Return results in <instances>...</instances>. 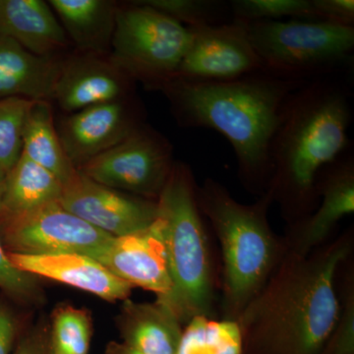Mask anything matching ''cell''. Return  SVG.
<instances>
[{
    "label": "cell",
    "instance_id": "6da1fadb",
    "mask_svg": "<svg viewBox=\"0 0 354 354\" xmlns=\"http://www.w3.org/2000/svg\"><path fill=\"white\" fill-rule=\"evenodd\" d=\"M353 232L306 256L286 250L262 290L237 319L242 354H318L339 319L335 288Z\"/></svg>",
    "mask_w": 354,
    "mask_h": 354
},
{
    "label": "cell",
    "instance_id": "7a4b0ae2",
    "mask_svg": "<svg viewBox=\"0 0 354 354\" xmlns=\"http://www.w3.org/2000/svg\"><path fill=\"white\" fill-rule=\"evenodd\" d=\"M309 82L262 71L230 81L199 82L174 78L158 86L183 127L209 128L234 148L244 186L261 195L271 183L272 145L295 91Z\"/></svg>",
    "mask_w": 354,
    "mask_h": 354
},
{
    "label": "cell",
    "instance_id": "3957f363",
    "mask_svg": "<svg viewBox=\"0 0 354 354\" xmlns=\"http://www.w3.org/2000/svg\"><path fill=\"white\" fill-rule=\"evenodd\" d=\"M349 78L351 74L325 77L295 91L274 135L269 188L291 223L315 211L321 172L353 148Z\"/></svg>",
    "mask_w": 354,
    "mask_h": 354
},
{
    "label": "cell",
    "instance_id": "277c9868",
    "mask_svg": "<svg viewBox=\"0 0 354 354\" xmlns=\"http://www.w3.org/2000/svg\"><path fill=\"white\" fill-rule=\"evenodd\" d=\"M197 201L221 242L223 320L237 321L286 252L285 241L274 234L268 221L274 191L268 188L257 202L244 205L223 184L207 178L197 187Z\"/></svg>",
    "mask_w": 354,
    "mask_h": 354
},
{
    "label": "cell",
    "instance_id": "5b68a950",
    "mask_svg": "<svg viewBox=\"0 0 354 354\" xmlns=\"http://www.w3.org/2000/svg\"><path fill=\"white\" fill-rule=\"evenodd\" d=\"M189 165L174 162L157 200L174 290L165 305L181 324L212 315L214 288L208 239Z\"/></svg>",
    "mask_w": 354,
    "mask_h": 354
},
{
    "label": "cell",
    "instance_id": "8992f818",
    "mask_svg": "<svg viewBox=\"0 0 354 354\" xmlns=\"http://www.w3.org/2000/svg\"><path fill=\"white\" fill-rule=\"evenodd\" d=\"M242 24L263 70L272 75L311 82L353 69L354 27L299 19Z\"/></svg>",
    "mask_w": 354,
    "mask_h": 354
},
{
    "label": "cell",
    "instance_id": "52a82bcc",
    "mask_svg": "<svg viewBox=\"0 0 354 354\" xmlns=\"http://www.w3.org/2000/svg\"><path fill=\"white\" fill-rule=\"evenodd\" d=\"M192 41L189 28L137 1L118 8L113 62L151 88L176 75Z\"/></svg>",
    "mask_w": 354,
    "mask_h": 354
},
{
    "label": "cell",
    "instance_id": "ba28073f",
    "mask_svg": "<svg viewBox=\"0 0 354 354\" xmlns=\"http://www.w3.org/2000/svg\"><path fill=\"white\" fill-rule=\"evenodd\" d=\"M172 155L169 140L142 123L78 171L111 189L157 201L176 162Z\"/></svg>",
    "mask_w": 354,
    "mask_h": 354
},
{
    "label": "cell",
    "instance_id": "9c48e42d",
    "mask_svg": "<svg viewBox=\"0 0 354 354\" xmlns=\"http://www.w3.org/2000/svg\"><path fill=\"white\" fill-rule=\"evenodd\" d=\"M0 216V237L10 253H79L93 258L113 239L70 213L59 202Z\"/></svg>",
    "mask_w": 354,
    "mask_h": 354
},
{
    "label": "cell",
    "instance_id": "30bf717a",
    "mask_svg": "<svg viewBox=\"0 0 354 354\" xmlns=\"http://www.w3.org/2000/svg\"><path fill=\"white\" fill-rule=\"evenodd\" d=\"M189 29L192 41L174 78L220 82L262 71V62L242 23Z\"/></svg>",
    "mask_w": 354,
    "mask_h": 354
},
{
    "label": "cell",
    "instance_id": "8fae6325",
    "mask_svg": "<svg viewBox=\"0 0 354 354\" xmlns=\"http://www.w3.org/2000/svg\"><path fill=\"white\" fill-rule=\"evenodd\" d=\"M58 202L70 213L113 237L146 230L158 216L155 200L111 189L79 171L64 184Z\"/></svg>",
    "mask_w": 354,
    "mask_h": 354
},
{
    "label": "cell",
    "instance_id": "7c38bea8",
    "mask_svg": "<svg viewBox=\"0 0 354 354\" xmlns=\"http://www.w3.org/2000/svg\"><path fill=\"white\" fill-rule=\"evenodd\" d=\"M93 258L133 288L155 292L158 301L171 297L174 286L158 218L141 232L113 237Z\"/></svg>",
    "mask_w": 354,
    "mask_h": 354
},
{
    "label": "cell",
    "instance_id": "4fadbf2b",
    "mask_svg": "<svg viewBox=\"0 0 354 354\" xmlns=\"http://www.w3.org/2000/svg\"><path fill=\"white\" fill-rule=\"evenodd\" d=\"M139 114L138 104L128 97L88 106L67 116L57 132L64 152L77 171L140 127Z\"/></svg>",
    "mask_w": 354,
    "mask_h": 354
},
{
    "label": "cell",
    "instance_id": "5bb4252c",
    "mask_svg": "<svg viewBox=\"0 0 354 354\" xmlns=\"http://www.w3.org/2000/svg\"><path fill=\"white\" fill-rule=\"evenodd\" d=\"M317 194L322 198L316 211L293 221L285 241L286 250L306 256L320 246L335 225L354 212L353 148L321 172Z\"/></svg>",
    "mask_w": 354,
    "mask_h": 354
},
{
    "label": "cell",
    "instance_id": "9a60e30c",
    "mask_svg": "<svg viewBox=\"0 0 354 354\" xmlns=\"http://www.w3.org/2000/svg\"><path fill=\"white\" fill-rule=\"evenodd\" d=\"M133 79L113 62L97 57L62 64L53 100L67 113L128 99Z\"/></svg>",
    "mask_w": 354,
    "mask_h": 354
},
{
    "label": "cell",
    "instance_id": "2e32d148",
    "mask_svg": "<svg viewBox=\"0 0 354 354\" xmlns=\"http://www.w3.org/2000/svg\"><path fill=\"white\" fill-rule=\"evenodd\" d=\"M7 254L14 267L20 271L59 281L108 301L127 299L131 293V285L114 276L94 258L84 254Z\"/></svg>",
    "mask_w": 354,
    "mask_h": 354
},
{
    "label": "cell",
    "instance_id": "e0dca14e",
    "mask_svg": "<svg viewBox=\"0 0 354 354\" xmlns=\"http://www.w3.org/2000/svg\"><path fill=\"white\" fill-rule=\"evenodd\" d=\"M0 34L41 57H53L68 44L55 11L43 0H0Z\"/></svg>",
    "mask_w": 354,
    "mask_h": 354
},
{
    "label": "cell",
    "instance_id": "ac0fdd59",
    "mask_svg": "<svg viewBox=\"0 0 354 354\" xmlns=\"http://www.w3.org/2000/svg\"><path fill=\"white\" fill-rule=\"evenodd\" d=\"M62 62L41 57L0 34V100H53Z\"/></svg>",
    "mask_w": 354,
    "mask_h": 354
},
{
    "label": "cell",
    "instance_id": "d6986e66",
    "mask_svg": "<svg viewBox=\"0 0 354 354\" xmlns=\"http://www.w3.org/2000/svg\"><path fill=\"white\" fill-rule=\"evenodd\" d=\"M181 325L171 309L158 300L155 304L127 300L120 320L123 344L145 354H176Z\"/></svg>",
    "mask_w": 354,
    "mask_h": 354
},
{
    "label": "cell",
    "instance_id": "ffe728a7",
    "mask_svg": "<svg viewBox=\"0 0 354 354\" xmlns=\"http://www.w3.org/2000/svg\"><path fill=\"white\" fill-rule=\"evenodd\" d=\"M67 36L81 50L104 53L111 46L118 7L106 0L48 1Z\"/></svg>",
    "mask_w": 354,
    "mask_h": 354
},
{
    "label": "cell",
    "instance_id": "44dd1931",
    "mask_svg": "<svg viewBox=\"0 0 354 354\" xmlns=\"http://www.w3.org/2000/svg\"><path fill=\"white\" fill-rule=\"evenodd\" d=\"M64 184L55 174L22 153L6 174L0 215H18L48 203L58 202Z\"/></svg>",
    "mask_w": 354,
    "mask_h": 354
},
{
    "label": "cell",
    "instance_id": "7402d4cb",
    "mask_svg": "<svg viewBox=\"0 0 354 354\" xmlns=\"http://www.w3.org/2000/svg\"><path fill=\"white\" fill-rule=\"evenodd\" d=\"M22 153L55 174L64 185L78 172L64 152L50 102H32L23 133Z\"/></svg>",
    "mask_w": 354,
    "mask_h": 354
},
{
    "label": "cell",
    "instance_id": "603a6c76",
    "mask_svg": "<svg viewBox=\"0 0 354 354\" xmlns=\"http://www.w3.org/2000/svg\"><path fill=\"white\" fill-rule=\"evenodd\" d=\"M187 28L232 22L230 2L223 0H139Z\"/></svg>",
    "mask_w": 354,
    "mask_h": 354
},
{
    "label": "cell",
    "instance_id": "cb8c5ba5",
    "mask_svg": "<svg viewBox=\"0 0 354 354\" xmlns=\"http://www.w3.org/2000/svg\"><path fill=\"white\" fill-rule=\"evenodd\" d=\"M31 100L7 97L0 100V169L8 174L23 151V133Z\"/></svg>",
    "mask_w": 354,
    "mask_h": 354
},
{
    "label": "cell",
    "instance_id": "d4e9b609",
    "mask_svg": "<svg viewBox=\"0 0 354 354\" xmlns=\"http://www.w3.org/2000/svg\"><path fill=\"white\" fill-rule=\"evenodd\" d=\"M228 2L232 21L235 22L278 21L285 18L317 20L313 0H232Z\"/></svg>",
    "mask_w": 354,
    "mask_h": 354
},
{
    "label": "cell",
    "instance_id": "484cf974",
    "mask_svg": "<svg viewBox=\"0 0 354 354\" xmlns=\"http://www.w3.org/2000/svg\"><path fill=\"white\" fill-rule=\"evenodd\" d=\"M91 321L80 309L66 306L58 310L53 318L51 351L55 354H88Z\"/></svg>",
    "mask_w": 354,
    "mask_h": 354
},
{
    "label": "cell",
    "instance_id": "4316f807",
    "mask_svg": "<svg viewBox=\"0 0 354 354\" xmlns=\"http://www.w3.org/2000/svg\"><path fill=\"white\" fill-rule=\"evenodd\" d=\"M318 354H354V293L348 286L344 295V304L329 339Z\"/></svg>",
    "mask_w": 354,
    "mask_h": 354
},
{
    "label": "cell",
    "instance_id": "83f0119b",
    "mask_svg": "<svg viewBox=\"0 0 354 354\" xmlns=\"http://www.w3.org/2000/svg\"><path fill=\"white\" fill-rule=\"evenodd\" d=\"M0 288L7 295L21 300L31 299L38 288L31 274L14 267L9 260L8 254L4 250L0 237Z\"/></svg>",
    "mask_w": 354,
    "mask_h": 354
},
{
    "label": "cell",
    "instance_id": "f1b7e54d",
    "mask_svg": "<svg viewBox=\"0 0 354 354\" xmlns=\"http://www.w3.org/2000/svg\"><path fill=\"white\" fill-rule=\"evenodd\" d=\"M209 317L195 316L183 330L176 354H211L207 322Z\"/></svg>",
    "mask_w": 354,
    "mask_h": 354
},
{
    "label": "cell",
    "instance_id": "f546056e",
    "mask_svg": "<svg viewBox=\"0 0 354 354\" xmlns=\"http://www.w3.org/2000/svg\"><path fill=\"white\" fill-rule=\"evenodd\" d=\"M318 21L354 27L353 0H313Z\"/></svg>",
    "mask_w": 354,
    "mask_h": 354
},
{
    "label": "cell",
    "instance_id": "4dcf8cb0",
    "mask_svg": "<svg viewBox=\"0 0 354 354\" xmlns=\"http://www.w3.org/2000/svg\"><path fill=\"white\" fill-rule=\"evenodd\" d=\"M16 321L4 305L0 304V354H11L15 344Z\"/></svg>",
    "mask_w": 354,
    "mask_h": 354
},
{
    "label": "cell",
    "instance_id": "1f68e13d",
    "mask_svg": "<svg viewBox=\"0 0 354 354\" xmlns=\"http://www.w3.org/2000/svg\"><path fill=\"white\" fill-rule=\"evenodd\" d=\"M12 354H53L50 337L44 332H35L22 337Z\"/></svg>",
    "mask_w": 354,
    "mask_h": 354
},
{
    "label": "cell",
    "instance_id": "d6a6232c",
    "mask_svg": "<svg viewBox=\"0 0 354 354\" xmlns=\"http://www.w3.org/2000/svg\"><path fill=\"white\" fill-rule=\"evenodd\" d=\"M106 354H145L123 344V342H113L106 349Z\"/></svg>",
    "mask_w": 354,
    "mask_h": 354
},
{
    "label": "cell",
    "instance_id": "836d02e7",
    "mask_svg": "<svg viewBox=\"0 0 354 354\" xmlns=\"http://www.w3.org/2000/svg\"><path fill=\"white\" fill-rule=\"evenodd\" d=\"M6 174L0 169V211H1V200L3 195L4 185H6Z\"/></svg>",
    "mask_w": 354,
    "mask_h": 354
},
{
    "label": "cell",
    "instance_id": "e575fe53",
    "mask_svg": "<svg viewBox=\"0 0 354 354\" xmlns=\"http://www.w3.org/2000/svg\"><path fill=\"white\" fill-rule=\"evenodd\" d=\"M53 354H55V353H53Z\"/></svg>",
    "mask_w": 354,
    "mask_h": 354
}]
</instances>
